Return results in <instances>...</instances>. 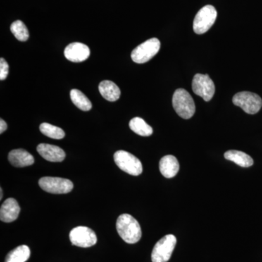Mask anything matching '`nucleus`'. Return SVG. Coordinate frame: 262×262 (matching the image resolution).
I'll return each mask as SVG.
<instances>
[{"label": "nucleus", "instance_id": "f257e3e1", "mask_svg": "<svg viewBox=\"0 0 262 262\" xmlns=\"http://www.w3.org/2000/svg\"><path fill=\"white\" fill-rule=\"evenodd\" d=\"M116 228L119 235L127 244H134L140 241L142 234L140 225L132 215H120L117 220Z\"/></svg>", "mask_w": 262, "mask_h": 262}, {"label": "nucleus", "instance_id": "f03ea898", "mask_svg": "<svg viewBox=\"0 0 262 262\" xmlns=\"http://www.w3.org/2000/svg\"><path fill=\"white\" fill-rule=\"evenodd\" d=\"M173 106L176 113L182 118H191L195 113L194 100L188 91L183 89H177L173 96Z\"/></svg>", "mask_w": 262, "mask_h": 262}, {"label": "nucleus", "instance_id": "7ed1b4c3", "mask_svg": "<svg viewBox=\"0 0 262 262\" xmlns=\"http://www.w3.org/2000/svg\"><path fill=\"white\" fill-rule=\"evenodd\" d=\"M114 160L118 168L132 176L140 175L143 171L140 160L130 153L119 150L114 155Z\"/></svg>", "mask_w": 262, "mask_h": 262}, {"label": "nucleus", "instance_id": "20e7f679", "mask_svg": "<svg viewBox=\"0 0 262 262\" xmlns=\"http://www.w3.org/2000/svg\"><path fill=\"white\" fill-rule=\"evenodd\" d=\"M217 17V11L212 5H206L198 11L193 22V29L198 34L208 32L214 24Z\"/></svg>", "mask_w": 262, "mask_h": 262}, {"label": "nucleus", "instance_id": "39448f33", "mask_svg": "<svg viewBox=\"0 0 262 262\" xmlns=\"http://www.w3.org/2000/svg\"><path fill=\"white\" fill-rule=\"evenodd\" d=\"M232 102L239 106L245 113L254 115L259 112L262 106V100L258 95L254 93L243 91L234 95Z\"/></svg>", "mask_w": 262, "mask_h": 262}, {"label": "nucleus", "instance_id": "423d86ee", "mask_svg": "<svg viewBox=\"0 0 262 262\" xmlns=\"http://www.w3.org/2000/svg\"><path fill=\"white\" fill-rule=\"evenodd\" d=\"M160 42L158 38H151L139 45L131 53L133 61L137 63H144L151 60L159 52Z\"/></svg>", "mask_w": 262, "mask_h": 262}, {"label": "nucleus", "instance_id": "0eeeda50", "mask_svg": "<svg viewBox=\"0 0 262 262\" xmlns=\"http://www.w3.org/2000/svg\"><path fill=\"white\" fill-rule=\"evenodd\" d=\"M177 245V237L173 234H167L160 239L151 253L152 262H168Z\"/></svg>", "mask_w": 262, "mask_h": 262}, {"label": "nucleus", "instance_id": "6e6552de", "mask_svg": "<svg viewBox=\"0 0 262 262\" xmlns=\"http://www.w3.org/2000/svg\"><path fill=\"white\" fill-rule=\"evenodd\" d=\"M41 189L51 194H67L73 189V183L58 177H43L39 181Z\"/></svg>", "mask_w": 262, "mask_h": 262}, {"label": "nucleus", "instance_id": "1a4fd4ad", "mask_svg": "<svg viewBox=\"0 0 262 262\" xmlns=\"http://www.w3.org/2000/svg\"><path fill=\"white\" fill-rule=\"evenodd\" d=\"M70 239L74 246L81 248L91 247L97 243V236L94 231L83 226L72 229L70 233Z\"/></svg>", "mask_w": 262, "mask_h": 262}, {"label": "nucleus", "instance_id": "9d476101", "mask_svg": "<svg viewBox=\"0 0 262 262\" xmlns=\"http://www.w3.org/2000/svg\"><path fill=\"white\" fill-rule=\"evenodd\" d=\"M192 90L194 94L206 101H211L215 94V84L208 75L196 74L192 80Z\"/></svg>", "mask_w": 262, "mask_h": 262}, {"label": "nucleus", "instance_id": "9b49d317", "mask_svg": "<svg viewBox=\"0 0 262 262\" xmlns=\"http://www.w3.org/2000/svg\"><path fill=\"white\" fill-rule=\"evenodd\" d=\"M91 55L89 46L80 42H73L65 48L64 56L67 60L80 63L87 60Z\"/></svg>", "mask_w": 262, "mask_h": 262}, {"label": "nucleus", "instance_id": "f8f14e48", "mask_svg": "<svg viewBox=\"0 0 262 262\" xmlns=\"http://www.w3.org/2000/svg\"><path fill=\"white\" fill-rule=\"evenodd\" d=\"M20 208L14 198H8L3 203L0 208V220L2 222L10 223L18 219Z\"/></svg>", "mask_w": 262, "mask_h": 262}, {"label": "nucleus", "instance_id": "ddd939ff", "mask_svg": "<svg viewBox=\"0 0 262 262\" xmlns=\"http://www.w3.org/2000/svg\"><path fill=\"white\" fill-rule=\"evenodd\" d=\"M38 153L44 159L53 163H59L65 159L66 154L61 148L48 144H40L37 146Z\"/></svg>", "mask_w": 262, "mask_h": 262}, {"label": "nucleus", "instance_id": "4468645a", "mask_svg": "<svg viewBox=\"0 0 262 262\" xmlns=\"http://www.w3.org/2000/svg\"><path fill=\"white\" fill-rule=\"evenodd\" d=\"M8 160L17 168L29 166L34 163V157L23 149L12 150L8 155Z\"/></svg>", "mask_w": 262, "mask_h": 262}, {"label": "nucleus", "instance_id": "2eb2a0df", "mask_svg": "<svg viewBox=\"0 0 262 262\" xmlns=\"http://www.w3.org/2000/svg\"><path fill=\"white\" fill-rule=\"evenodd\" d=\"M160 171L165 178H173L179 171L178 160L173 155L164 156L160 161Z\"/></svg>", "mask_w": 262, "mask_h": 262}, {"label": "nucleus", "instance_id": "dca6fc26", "mask_svg": "<svg viewBox=\"0 0 262 262\" xmlns=\"http://www.w3.org/2000/svg\"><path fill=\"white\" fill-rule=\"evenodd\" d=\"M100 94L108 101H116L120 97V90L115 82L103 80L98 86Z\"/></svg>", "mask_w": 262, "mask_h": 262}, {"label": "nucleus", "instance_id": "f3484780", "mask_svg": "<svg viewBox=\"0 0 262 262\" xmlns=\"http://www.w3.org/2000/svg\"><path fill=\"white\" fill-rule=\"evenodd\" d=\"M225 159L234 162L243 168H248L253 165V160L251 156L237 150H229L225 153Z\"/></svg>", "mask_w": 262, "mask_h": 262}, {"label": "nucleus", "instance_id": "a211bd4d", "mask_svg": "<svg viewBox=\"0 0 262 262\" xmlns=\"http://www.w3.org/2000/svg\"><path fill=\"white\" fill-rule=\"evenodd\" d=\"M30 254L31 251L28 246L23 245L10 251L7 255L5 262H26L30 257Z\"/></svg>", "mask_w": 262, "mask_h": 262}, {"label": "nucleus", "instance_id": "6ab92c4d", "mask_svg": "<svg viewBox=\"0 0 262 262\" xmlns=\"http://www.w3.org/2000/svg\"><path fill=\"white\" fill-rule=\"evenodd\" d=\"M70 97L74 104L82 111L88 112L92 108V103L89 98L79 90H72L70 92Z\"/></svg>", "mask_w": 262, "mask_h": 262}, {"label": "nucleus", "instance_id": "aec40b11", "mask_svg": "<svg viewBox=\"0 0 262 262\" xmlns=\"http://www.w3.org/2000/svg\"><path fill=\"white\" fill-rule=\"evenodd\" d=\"M129 126L131 130L138 135L141 136H149L152 134V127L141 117H134L130 120Z\"/></svg>", "mask_w": 262, "mask_h": 262}, {"label": "nucleus", "instance_id": "412c9836", "mask_svg": "<svg viewBox=\"0 0 262 262\" xmlns=\"http://www.w3.org/2000/svg\"><path fill=\"white\" fill-rule=\"evenodd\" d=\"M39 130L45 136L53 139H62L65 136V132L61 127L55 126L46 122L41 124Z\"/></svg>", "mask_w": 262, "mask_h": 262}, {"label": "nucleus", "instance_id": "4be33fe9", "mask_svg": "<svg viewBox=\"0 0 262 262\" xmlns=\"http://www.w3.org/2000/svg\"><path fill=\"white\" fill-rule=\"evenodd\" d=\"M10 31L19 41L26 42L28 40L29 33L28 29L21 20H15L10 26Z\"/></svg>", "mask_w": 262, "mask_h": 262}, {"label": "nucleus", "instance_id": "5701e85b", "mask_svg": "<svg viewBox=\"0 0 262 262\" xmlns=\"http://www.w3.org/2000/svg\"><path fill=\"white\" fill-rule=\"evenodd\" d=\"M9 74V65L4 58L0 59V80H5Z\"/></svg>", "mask_w": 262, "mask_h": 262}, {"label": "nucleus", "instance_id": "b1692460", "mask_svg": "<svg viewBox=\"0 0 262 262\" xmlns=\"http://www.w3.org/2000/svg\"><path fill=\"white\" fill-rule=\"evenodd\" d=\"M7 128H8V125H7L5 120L1 119V120H0V134H3V133L7 130Z\"/></svg>", "mask_w": 262, "mask_h": 262}, {"label": "nucleus", "instance_id": "393cba45", "mask_svg": "<svg viewBox=\"0 0 262 262\" xmlns=\"http://www.w3.org/2000/svg\"><path fill=\"white\" fill-rule=\"evenodd\" d=\"M0 194H1V196H0V200L3 199V189H0Z\"/></svg>", "mask_w": 262, "mask_h": 262}]
</instances>
